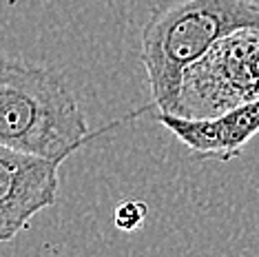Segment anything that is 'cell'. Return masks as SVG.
<instances>
[{
	"instance_id": "6da1fadb",
	"label": "cell",
	"mask_w": 259,
	"mask_h": 257,
	"mask_svg": "<svg viewBox=\"0 0 259 257\" xmlns=\"http://www.w3.org/2000/svg\"><path fill=\"white\" fill-rule=\"evenodd\" d=\"M67 78L54 67L0 54V144L64 162L89 140Z\"/></svg>"
},
{
	"instance_id": "7a4b0ae2",
	"label": "cell",
	"mask_w": 259,
	"mask_h": 257,
	"mask_svg": "<svg viewBox=\"0 0 259 257\" xmlns=\"http://www.w3.org/2000/svg\"><path fill=\"white\" fill-rule=\"evenodd\" d=\"M239 29H259L257 0H166L142 29V60L153 102L175 113L184 71L215 42Z\"/></svg>"
},
{
	"instance_id": "3957f363",
	"label": "cell",
	"mask_w": 259,
	"mask_h": 257,
	"mask_svg": "<svg viewBox=\"0 0 259 257\" xmlns=\"http://www.w3.org/2000/svg\"><path fill=\"white\" fill-rule=\"evenodd\" d=\"M259 96V29H239L215 42L184 71L180 115L206 118Z\"/></svg>"
},
{
	"instance_id": "277c9868",
	"label": "cell",
	"mask_w": 259,
	"mask_h": 257,
	"mask_svg": "<svg viewBox=\"0 0 259 257\" xmlns=\"http://www.w3.org/2000/svg\"><path fill=\"white\" fill-rule=\"evenodd\" d=\"M60 166V160L0 144V244L14 239L40 211L56 204Z\"/></svg>"
},
{
	"instance_id": "5b68a950",
	"label": "cell",
	"mask_w": 259,
	"mask_h": 257,
	"mask_svg": "<svg viewBox=\"0 0 259 257\" xmlns=\"http://www.w3.org/2000/svg\"><path fill=\"white\" fill-rule=\"evenodd\" d=\"M157 122L166 126L195 160L228 162L241 155L244 147L259 133V96L206 118L160 111Z\"/></svg>"
},
{
	"instance_id": "8992f818",
	"label": "cell",
	"mask_w": 259,
	"mask_h": 257,
	"mask_svg": "<svg viewBox=\"0 0 259 257\" xmlns=\"http://www.w3.org/2000/svg\"><path fill=\"white\" fill-rule=\"evenodd\" d=\"M149 215V206L144 202L138 200H124L115 206L113 211V224L124 233H133L138 229H142V224L146 222Z\"/></svg>"
}]
</instances>
